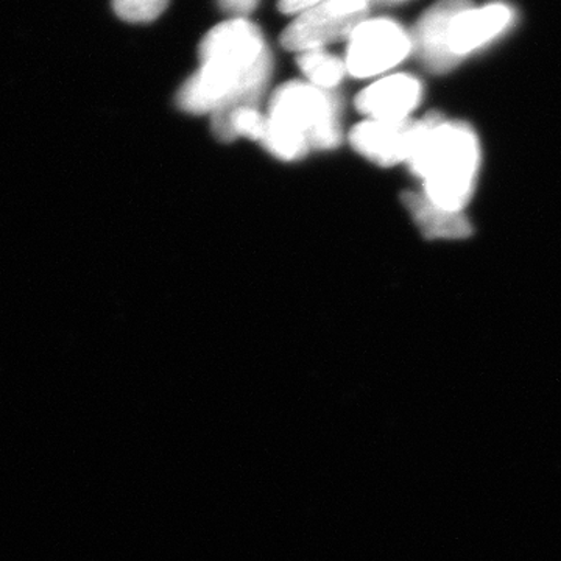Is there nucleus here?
<instances>
[{"label":"nucleus","instance_id":"obj_1","mask_svg":"<svg viewBox=\"0 0 561 561\" xmlns=\"http://www.w3.org/2000/svg\"><path fill=\"white\" fill-rule=\"evenodd\" d=\"M202 68L181 88L176 102L194 114L256 106L272 73V55L260 28L245 20L217 25L201 46Z\"/></svg>","mask_w":561,"mask_h":561},{"label":"nucleus","instance_id":"obj_2","mask_svg":"<svg viewBox=\"0 0 561 561\" xmlns=\"http://www.w3.org/2000/svg\"><path fill=\"white\" fill-rule=\"evenodd\" d=\"M408 164L423 180V194L432 203L463 213L481 164L478 136L467 124L430 114L423 119L419 142Z\"/></svg>","mask_w":561,"mask_h":561},{"label":"nucleus","instance_id":"obj_3","mask_svg":"<svg viewBox=\"0 0 561 561\" xmlns=\"http://www.w3.org/2000/svg\"><path fill=\"white\" fill-rule=\"evenodd\" d=\"M337 101L311 83L291 81L275 92L261 142L273 157L300 160L341 142Z\"/></svg>","mask_w":561,"mask_h":561},{"label":"nucleus","instance_id":"obj_4","mask_svg":"<svg viewBox=\"0 0 561 561\" xmlns=\"http://www.w3.org/2000/svg\"><path fill=\"white\" fill-rule=\"evenodd\" d=\"M412 41L389 20L360 22L351 33L346 70L357 79L379 76L408 57Z\"/></svg>","mask_w":561,"mask_h":561},{"label":"nucleus","instance_id":"obj_5","mask_svg":"<svg viewBox=\"0 0 561 561\" xmlns=\"http://www.w3.org/2000/svg\"><path fill=\"white\" fill-rule=\"evenodd\" d=\"M423 119L362 122L351 131V146L362 157L381 165L409 162L419 142Z\"/></svg>","mask_w":561,"mask_h":561},{"label":"nucleus","instance_id":"obj_6","mask_svg":"<svg viewBox=\"0 0 561 561\" xmlns=\"http://www.w3.org/2000/svg\"><path fill=\"white\" fill-rule=\"evenodd\" d=\"M365 13H343L330 0L305 11L280 36L286 49L298 51L321 50V47L351 36L364 20Z\"/></svg>","mask_w":561,"mask_h":561},{"label":"nucleus","instance_id":"obj_7","mask_svg":"<svg viewBox=\"0 0 561 561\" xmlns=\"http://www.w3.org/2000/svg\"><path fill=\"white\" fill-rule=\"evenodd\" d=\"M470 9L471 0H438L421 16L412 46L432 72H446L456 66L448 50L449 32L454 20Z\"/></svg>","mask_w":561,"mask_h":561},{"label":"nucleus","instance_id":"obj_8","mask_svg":"<svg viewBox=\"0 0 561 561\" xmlns=\"http://www.w3.org/2000/svg\"><path fill=\"white\" fill-rule=\"evenodd\" d=\"M421 99V83L413 77L391 76L376 81L356 99L357 110L373 121L411 119Z\"/></svg>","mask_w":561,"mask_h":561},{"label":"nucleus","instance_id":"obj_9","mask_svg":"<svg viewBox=\"0 0 561 561\" xmlns=\"http://www.w3.org/2000/svg\"><path fill=\"white\" fill-rule=\"evenodd\" d=\"M512 20V11L504 5L467 10L454 20L449 32L448 50L453 60L459 62L465 55L479 49L494 36L500 35Z\"/></svg>","mask_w":561,"mask_h":561},{"label":"nucleus","instance_id":"obj_10","mask_svg":"<svg viewBox=\"0 0 561 561\" xmlns=\"http://www.w3.org/2000/svg\"><path fill=\"white\" fill-rule=\"evenodd\" d=\"M402 203L427 239H465L471 234L470 220L459 210L443 209L423 192H404Z\"/></svg>","mask_w":561,"mask_h":561},{"label":"nucleus","instance_id":"obj_11","mask_svg":"<svg viewBox=\"0 0 561 561\" xmlns=\"http://www.w3.org/2000/svg\"><path fill=\"white\" fill-rule=\"evenodd\" d=\"M265 125L267 117L262 116L256 106L247 105L214 114L213 130L225 142L236 138L261 140Z\"/></svg>","mask_w":561,"mask_h":561},{"label":"nucleus","instance_id":"obj_12","mask_svg":"<svg viewBox=\"0 0 561 561\" xmlns=\"http://www.w3.org/2000/svg\"><path fill=\"white\" fill-rule=\"evenodd\" d=\"M298 65L311 84L320 90L337 87L346 70L343 61L321 50L302 51Z\"/></svg>","mask_w":561,"mask_h":561},{"label":"nucleus","instance_id":"obj_13","mask_svg":"<svg viewBox=\"0 0 561 561\" xmlns=\"http://www.w3.org/2000/svg\"><path fill=\"white\" fill-rule=\"evenodd\" d=\"M169 0H114L117 16L128 22L157 20L168 7Z\"/></svg>","mask_w":561,"mask_h":561},{"label":"nucleus","instance_id":"obj_14","mask_svg":"<svg viewBox=\"0 0 561 561\" xmlns=\"http://www.w3.org/2000/svg\"><path fill=\"white\" fill-rule=\"evenodd\" d=\"M320 0H279V10L284 14L301 13L319 5Z\"/></svg>","mask_w":561,"mask_h":561},{"label":"nucleus","instance_id":"obj_15","mask_svg":"<svg viewBox=\"0 0 561 561\" xmlns=\"http://www.w3.org/2000/svg\"><path fill=\"white\" fill-rule=\"evenodd\" d=\"M221 9L234 14H247L256 9L257 0H219Z\"/></svg>","mask_w":561,"mask_h":561},{"label":"nucleus","instance_id":"obj_16","mask_svg":"<svg viewBox=\"0 0 561 561\" xmlns=\"http://www.w3.org/2000/svg\"><path fill=\"white\" fill-rule=\"evenodd\" d=\"M330 2L343 13H365L368 0H330Z\"/></svg>","mask_w":561,"mask_h":561},{"label":"nucleus","instance_id":"obj_17","mask_svg":"<svg viewBox=\"0 0 561 561\" xmlns=\"http://www.w3.org/2000/svg\"><path fill=\"white\" fill-rule=\"evenodd\" d=\"M387 2H401V0H387Z\"/></svg>","mask_w":561,"mask_h":561}]
</instances>
